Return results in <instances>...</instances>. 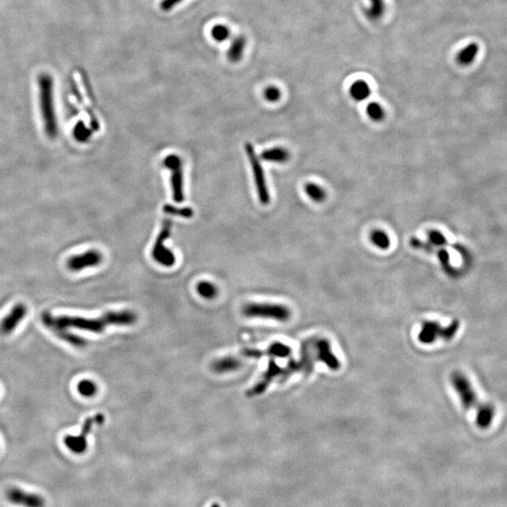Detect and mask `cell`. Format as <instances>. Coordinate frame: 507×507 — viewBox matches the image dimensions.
<instances>
[{
  "label": "cell",
  "mask_w": 507,
  "mask_h": 507,
  "mask_svg": "<svg viewBox=\"0 0 507 507\" xmlns=\"http://www.w3.org/2000/svg\"><path fill=\"white\" fill-rule=\"evenodd\" d=\"M41 318L44 326H46L49 330L54 328H75L94 333H102L109 326L132 325L138 320L137 314L130 310L107 312L96 319H88L67 315L53 316L49 312H44Z\"/></svg>",
  "instance_id": "obj_1"
},
{
  "label": "cell",
  "mask_w": 507,
  "mask_h": 507,
  "mask_svg": "<svg viewBox=\"0 0 507 507\" xmlns=\"http://www.w3.org/2000/svg\"><path fill=\"white\" fill-rule=\"evenodd\" d=\"M39 103L44 130L46 137L54 140L59 133L54 98V79L49 74L43 73L38 77Z\"/></svg>",
  "instance_id": "obj_2"
},
{
  "label": "cell",
  "mask_w": 507,
  "mask_h": 507,
  "mask_svg": "<svg viewBox=\"0 0 507 507\" xmlns=\"http://www.w3.org/2000/svg\"><path fill=\"white\" fill-rule=\"evenodd\" d=\"M243 314L247 318H261L287 321L290 318L288 307L276 303H248L243 308Z\"/></svg>",
  "instance_id": "obj_3"
},
{
  "label": "cell",
  "mask_w": 507,
  "mask_h": 507,
  "mask_svg": "<svg viewBox=\"0 0 507 507\" xmlns=\"http://www.w3.org/2000/svg\"><path fill=\"white\" fill-rule=\"evenodd\" d=\"M106 417L103 413H97L85 420L79 435H68L64 438V444L70 451L75 454H83L88 448V436L94 426H100L105 423Z\"/></svg>",
  "instance_id": "obj_4"
},
{
  "label": "cell",
  "mask_w": 507,
  "mask_h": 507,
  "mask_svg": "<svg viewBox=\"0 0 507 507\" xmlns=\"http://www.w3.org/2000/svg\"><path fill=\"white\" fill-rule=\"evenodd\" d=\"M459 328V322L454 320L448 327H442L437 321H426L423 323L419 333L420 342L424 344H431L438 338L449 341L455 337Z\"/></svg>",
  "instance_id": "obj_5"
},
{
  "label": "cell",
  "mask_w": 507,
  "mask_h": 507,
  "mask_svg": "<svg viewBox=\"0 0 507 507\" xmlns=\"http://www.w3.org/2000/svg\"><path fill=\"white\" fill-rule=\"evenodd\" d=\"M451 382L465 409L467 410L475 409L477 411L482 406L483 403H480L478 400V396L476 394V391L472 388L470 382L466 376L460 372H455L451 376Z\"/></svg>",
  "instance_id": "obj_6"
},
{
  "label": "cell",
  "mask_w": 507,
  "mask_h": 507,
  "mask_svg": "<svg viewBox=\"0 0 507 507\" xmlns=\"http://www.w3.org/2000/svg\"><path fill=\"white\" fill-rule=\"evenodd\" d=\"M171 229H172V220L166 218L163 221L161 231L159 233L155 244L153 245V248L151 251L152 257L157 262L164 267H171L175 264L176 261L175 256L172 253V251L169 250L164 246V242L171 235Z\"/></svg>",
  "instance_id": "obj_7"
},
{
  "label": "cell",
  "mask_w": 507,
  "mask_h": 507,
  "mask_svg": "<svg viewBox=\"0 0 507 507\" xmlns=\"http://www.w3.org/2000/svg\"><path fill=\"white\" fill-rule=\"evenodd\" d=\"M245 150H246V154H247L248 160H249L251 166L253 169L258 198L261 202V204L268 205L269 202V190H268V186L266 183L264 170H263L262 165L260 163V160L257 156L253 145L249 142H247L245 144Z\"/></svg>",
  "instance_id": "obj_8"
},
{
  "label": "cell",
  "mask_w": 507,
  "mask_h": 507,
  "mask_svg": "<svg viewBox=\"0 0 507 507\" xmlns=\"http://www.w3.org/2000/svg\"><path fill=\"white\" fill-rule=\"evenodd\" d=\"M163 163L166 168L172 171L171 184L173 190V198L177 203H182L184 200L182 160L180 159V157L171 154L164 159Z\"/></svg>",
  "instance_id": "obj_9"
},
{
  "label": "cell",
  "mask_w": 507,
  "mask_h": 507,
  "mask_svg": "<svg viewBox=\"0 0 507 507\" xmlns=\"http://www.w3.org/2000/svg\"><path fill=\"white\" fill-rule=\"evenodd\" d=\"M104 256L100 251L96 249L85 251L69 257L67 260V268L72 272H81L83 269L93 268L103 262Z\"/></svg>",
  "instance_id": "obj_10"
},
{
  "label": "cell",
  "mask_w": 507,
  "mask_h": 507,
  "mask_svg": "<svg viewBox=\"0 0 507 507\" xmlns=\"http://www.w3.org/2000/svg\"><path fill=\"white\" fill-rule=\"evenodd\" d=\"M7 499L13 504L23 507H44L45 504L42 496L25 492L17 488H11L7 491Z\"/></svg>",
  "instance_id": "obj_11"
},
{
  "label": "cell",
  "mask_w": 507,
  "mask_h": 507,
  "mask_svg": "<svg viewBox=\"0 0 507 507\" xmlns=\"http://www.w3.org/2000/svg\"><path fill=\"white\" fill-rule=\"evenodd\" d=\"M27 313V307L24 303H17L12 308L10 313L2 319L0 323V332L4 334H10L19 325V323L25 319Z\"/></svg>",
  "instance_id": "obj_12"
},
{
  "label": "cell",
  "mask_w": 507,
  "mask_h": 507,
  "mask_svg": "<svg viewBox=\"0 0 507 507\" xmlns=\"http://www.w3.org/2000/svg\"><path fill=\"white\" fill-rule=\"evenodd\" d=\"M282 371L281 367L274 360H271L268 369L263 376L262 380L247 392V396H257L264 393L273 380L277 376L282 375Z\"/></svg>",
  "instance_id": "obj_13"
},
{
  "label": "cell",
  "mask_w": 507,
  "mask_h": 507,
  "mask_svg": "<svg viewBox=\"0 0 507 507\" xmlns=\"http://www.w3.org/2000/svg\"><path fill=\"white\" fill-rule=\"evenodd\" d=\"M316 347L318 350V357L319 360L322 363H325L330 369L337 370L340 367L339 360L337 357L332 353L331 345L328 340L319 339L316 343Z\"/></svg>",
  "instance_id": "obj_14"
},
{
  "label": "cell",
  "mask_w": 507,
  "mask_h": 507,
  "mask_svg": "<svg viewBox=\"0 0 507 507\" xmlns=\"http://www.w3.org/2000/svg\"><path fill=\"white\" fill-rule=\"evenodd\" d=\"M291 350L290 348L286 345L281 343H276L273 344L267 351H261L257 350H245L244 351V355L251 358H259V357L265 356V355H271V356L280 357L285 358L290 355Z\"/></svg>",
  "instance_id": "obj_15"
},
{
  "label": "cell",
  "mask_w": 507,
  "mask_h": 507,
  "mask_svg": "<svg viewBox=\"0 0 507 507\" xmlns=\"http://www.w3.org/2000/svg\"><path fill=\"white\" fill-rule=\"evenodd\" d=\"M494 408L489 404H483L476 411V424L480 428L485 429L490 426L494 419Z\"/></svg>",
  "instance_id": "obj_16"
},
{
  "label": "cell",
  "mask_w": 507,
  "mask_h": 507,
  "mask_svg": "<svg viewBox=\"0 0 507 507\" xmlns=\"http://www.w3.org/2000/svg\"><path fill=\"white\" fill-rule=\"evenodd\" d=\"M242 362L234 357H225L215 361L212 364V368L216 373H227L240 368Z\"/></svg>",
  "instance_id": "obj_17"
},
{
  "label": "cell",
  "mask_w": 507,
  "mask_h": 507,
  "mask_svg": "<svg viewBox=\"0 0 507 507\" xmlns=\"http://www.w3.org/2000/svg\"><path fill=\"white\" fill-rule=\"evenodd\" d=\"M51 331L56 334V336L60 338L61 340H64L65 342L69 344L75 346L76 348H85L88 342L81 336H78L73 332H69L67 329H60V328H54L51 329Z\"/></svg>",
  "instance_id": "obj_18"
},
{
  "label": "cell",
  "mask_w": 507,
  "mask_h": 507,
  "mask_svg": "<svg viewBox=\"0 0 507 507\" xmlns=\"http://www.w3.org/2000/svg\"><path fill=\"white\" fill-rule=\"evenodd\" d=\"M245 45L246 41L243 36H239L234 39L230 47L227 50V58L230 62H238L241 60L244 55Z\"/></svg>",
  "instance_id": "obj_19"
},
{
  "label": "cell",
  "mask_w": 507,
  "mask_h": 507,
  "mask_svg": "<svg viewBox=\"0 0 507 507\" xmlns=\"http://www.w3.org/2000/svg\"><path fill=\"white\" fill-rule=\"evenodd\" d=\"M350 93L353 100L363 102L369 97L371 90L366 82L363 80H357L351 85Z\"/></svg>",
  "instance_id": "obj_20"
},
{
  "label": "cell",
  "mask_w": 507,
  "mask_h": 507,
  "mask_svg": "<svg viewBox=\"0 0 507 507\" xmlns=\"http://www.w3.org/2000/svg\"><path fill=\"white\" fill-rule=\"evenodd\" d=\"M289 153L288 150L283 148H274L263 151L261 153V159L264 161L273 162V163H285L288 161Z\"/></svg>",
  "instance_id": "obj_21"
},
{
  "label": "cell",
  "mask_w": 507,
  "mask_h": 507,
  "mask_svg": "<svg viewBox=\"0 0 507 507\" xmlns=\"http://www.w3.org/2000/svg\"><path fill=\"white\" fill-rule=\"evenodd\" d=\"M478 51H479L478 44H475V43L469 44L464 48L463 50L459 52V54L457 56V61L464 66L471 64L477 56Z\"/></svg>",
  "instance_id": "obj_22"
},
{
  "label": "cell",
  "mask_w": 507,
  "mask_h": 507,
  "mask_svg": "<svg viewBox=\"0 0 507 507\" xmlns=\"http://www.w3.org/2000/svg\"><path fill=\"white\" fill-rule=\"evenodd\" d=\"M370 242L381 250H387L391 245L388 234L381 229H376L370 234Z\"/></svg>",
  "instance_id": "obj_23"
},
{
  "label": "cell",
  "mask_w": 507,
  "mask_h": 507,
  "mask_svg": "<svg viewBox=\"0 0 507 507\" xmlns=\"http://www.w3.org/2000/svg\"><path fill=\"white\" fill-rule=\"evenodd\" d=\"M305 190H306V193L308 195V197L315 202H318V203L322 202L326 198V193L324 189L320 187L316 183H313V182L307 183L305 187Z\"/></svg>",
  "instance_id": "obj_24"
},
{
  "label": "cell",
  "mask_w": 507,
  "mask_h": 507,
  "mask_svg": "<svg viewBox=\"0 0 507 507\" xmlns=\"http://www.w3.org/2000/svg\"><path fill=\"white\" fill-rule=\"evenodd\" d=\"M196 290L201 297L205 299H213L218 294V288L210 282L202 281L197 284Z\"/></svg>",
  "instance_id": "obj_25"
},
{
  "label": "cell",
  "mask_w": 507,
  "mask_h": 507,
  "mask_svg": "<svg viewBox=\"0 0 507 507\" xmlns=\"http://www.w3.org/2000/svg\"><path fill=\"white\" fill-rule=\"evenodd\" d=\"M77 391L83 396L91 397L97 394L98 386L95 382L90 380H82L81 382H78L77 384Z\"/></svg>",
  "instance_id": "obj_26"
},
{
  "label": "cell",
  "mask_w": 507,
  "mask_h": 507,
  "mask_svg": "<svg viewBox=\"0 0 507 507\" xmlns=\"http://www.w3.org/2000/svg\"><path fill=\"white\" fill-rule=\"evenodd\" d=\"M366 114L367 116L369 117V119L375 122H379V121H382V119H384L385 117V112H384V109L383 107L378 104V103H370L369 105L366 107Z\"/></svg>",
  "instance_id": "obj_27"
},
{
  "label": "cell",
  "mask_w": 507,
  "mask_h": 507,
  "mask_svg": "<svg viewBox=\"0 0 507 507\" xmlns=\"http://www.w3.org/2000/svg\"><path fill=\"white\" fill-rule=\"evenodd\" d=\"M73 133H74V138H75L76 141H78L80 143H84L91 138L92 131L87 128V126L85 125L83 122H78L75 126Z\"/></svg>",
  "instance_id": "obj_28"
},
{
  "label": "cell",
  "mask_w": 507,
  "mask_h": 507,
  "mask_svg": "<svg viewBox=\"0 0 507 507\" xmlns=\"http://www.w3.org/2000/svg\"><path fill=\"white\" fill-rule=\"evenodd\" d=\"M163 212L167 213L169 215H175V216H182L184 218H190L194 215V212L190 208H176L172 205H164L163 206Z\"/></svg>",
  "instance_id": "obj_29"
},
{
  "label": "cell",
  "mask_w": 507,
  "mask_h": 507,
  "mask_svg": "<svg viewBox=\"0 0 507 507\" xmlns=\"http://www.w3.org/2000/svg\"><path fill=\"white\" fill-rule=\"evenodd\" d=\"M230 36V30L224 25H217L212 28V37L216 42H225Z\"/></svg>",
  "instance_id": "obj_30"
},
{
  "label": "cell",
  "mask_w": 507,
  "mask_h": 507,
  "mask_svg": "<svg viewBox=\"0 0 507 507\" xmlns=\"http://www.w3.org/2000/svg\"><path fill=\"white\" fill-rule=\"evenodd\" d=\"M370 6L368 14L373 19L380 18L384 12V3L383 0H370Z\"/></svg>",
  "instance_id": "obj_31"
},
{
  "label": "cell",
  "mask_w": 507,
  "mask_h": 507,
  "mask_svg": "<svg viewBox=\"0 0 507 507\" xmlns=\"http://www.w3.org/2000/svg\"><path fill=\"white\" fill-rule=\"evenodd\" d=\"M280 97H281V91L279 90V88H276V87L271 86V87L265 88V90H264V98L268 102L276 103L277 100H279Z\"/></svg>",
  "instance_id": "obj_32"
},
{
  "label": "cell",
  "mask_w": 507,
  "mask_h": 507,
  "mask_svg": "<svg viewBox=\"0 0 507 507\" xmlns=\"http://www.w3.org/2000/svg\"><path fill=\"white\" fill-rule=\"evenodd\" d=\"M428 239H429L431 244L437 245V246H442L445 244V236L441 232L437 231V230H432V231L429 232Z\"/></svg>",
  "instance_id": "obj_33"
},
{
  "label": "cell",
  "mask_w": 507,
  "mask_h": 507,
  "mask_svg": "<svg viewBox=\"0 0 507 507\" xmlns=\"http://www.w3.org/2000/svg\"><path fill=\"white\" fill-rule=\"evenodd\" d=\"M183 0H163L160 4V8L163 12H169L174 7L179 5Z\"/></svg>",
  "instance_id": "obj_34"
},
{
  "label": "cell",
  "mask_w": 507,
  "mask_h": 507,
  "mask_svg": "<svg viewBox=\"0 0 507 507\" xmlns=\"http://www.w3.org/2000/svg\"><path fill=\"white\" fill-rule=\"evenodd\" d=\"M211 507H220V505L218 503H213V505Z\"/></svg>",
  "instance_id": "obj_35"
}]
</instances>
